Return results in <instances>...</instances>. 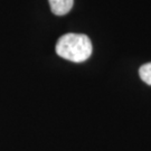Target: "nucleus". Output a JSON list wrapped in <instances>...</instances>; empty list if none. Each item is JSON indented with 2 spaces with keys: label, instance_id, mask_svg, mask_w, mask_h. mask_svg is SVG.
Here are the masks:
<instances>
[{
  "label": "nucleus",
  "instance_id": "f257e3e1",
  "mask_svg": "<svg viewBox=\"0 0 151 151\" xmlns=\"http://www.w3.org/2000/svg\"><path fill=\"white\" fill-rule=\"evenodd\" d=\"M56 54L74 63L85 62L92 55L91 39L84 34H65L56 44Z\"/></svg>",
  "mask_w": 151,
  "mask_h": 151
},
{
  "label": "nucleus",
  "instance_id": "f03ea898",
  "mask_svg": "<svg viewBox=\"0 0 151 151\" xmlns=\"http://www.w3.org/2000/svg\"><path fill=\"white\" fill-rule=\"evenodd\" d=\"M50 10L56 16H64L70 12L74 0H48Z\"/></svg>",
  "mask_w": 151,
  "mask_h": 151
},
{
  "label": "nucleus",
  "instance_id": "7ed1b4c3",
  "mask_svg": "<svg viewBox=\"0 0 151 151\" xmlns=\"http://www.w3.org/2000/svg\"><path fill=\"white\" fill-rule=\"evenodd\" d=\"M139 75L146 84L151 85V63H147L141 66L139 70Z\"/></svg>",
  "mask_w": 151,
  "mask_h": 151
}]
</instances>
